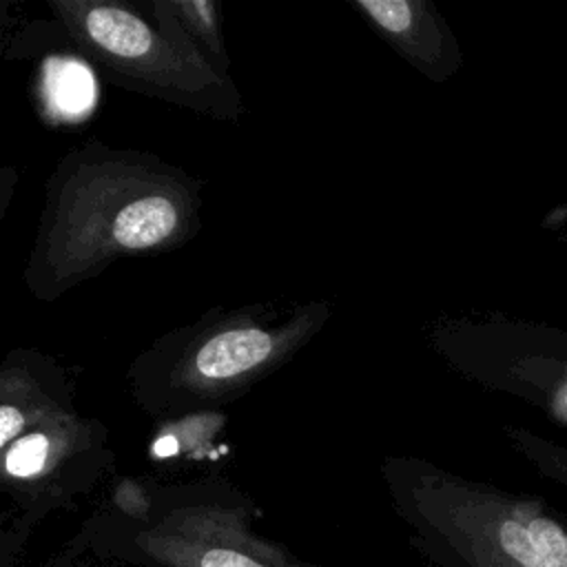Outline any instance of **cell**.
I'll return each mask as SVG.
<instances>
[{"label": "cell", "mask_w": 567, "mask_h": 567, "mask_svg": "<svg viewBox=\"0 0 567 567\" xmlns=\"http://www.w3.org/2000/svg\"><path fill=\"white\" fill-rule=\"evenodd\" d=\"M177 208L168 197H140L124 206L113 221V239L122 248H148L173 233Z\"/></svg>", "instance_id": "obj_4"}, {"label": "cell", "mask_w": 567, "mask_h": 567, "mask_svg": "<svg viewBox=\"0 0 567 567\" xmlns=\"http://www.w3.org/2000/svg\"><path fill=\"white\" fill-rule=\"evenodd\" d=\"M405 518L436 567H567V527L534 498L447 483L419 492Z\"/></svg>", "instance_id": "obj_1"}, {"label": "cell", "mask_w": 567, "mask_h": 567, "mask_svg": "<svg viewBox=\"0 0 567 567\" xmlns=\"http://www.w3.org/2000/svg\"><path fill=\"white\" fill-rule=\"evenodd\" d=\"M24 419L13 405H2L0 408V445H9L11 439L22 430Z\"/></svg>", "instance_id": "obj_9"}, {"label": "cell", "mask_w": 567, "mask_h": 567, "mask_svg": "<svg viewBox=\"0 0 567 567\" xmlns=\"http://www.w3.org/2000/svg\"><path fill=\"white\" fill-rule=\"evenodd\" d=\"M268 352L270 337L266 332L252 328L230 330L208 339L199 348L195 365L208 379H226L252 370L268 357Z\"/></svg>", "instance_id": "obj_3"}, {"label": "cell", "mask_w": 567, "mask_h": 567, "mask_svg": "<svg viewBox=\"0 0 567 567\" xmlns=\"http://www.w3.org/2000/svg\"><path fill=\"white\" fill-rule=\"evenodd\" d=\"M44 93L51 109L62 117L86 113L95 97L91 73L75 60H53L47 64Z\"/></svg>", "instance_id": "obj_6"}, {"label": "cell", "mask_w": 567, "mask_h": 567, "mask_svg": "<svg viewBox=\"0 0 567 567\" xmlns=\"http://www.w3.org/2000/svg\"><path fill=\"white\" fill-rule=\"evenodd\" d=\"M126 554L148 567H323L255 536L230 512H175L142 527Z\"/></svg>", "instance_id": "obj_2"}, {"label": "cell", "mask_w": 567, "mask_h": 567, "mask_svg": "<svg viewBox=\"0 0 567 567\" xmlns=\"http://www.w3.org/2000/svg\"><path fill=\"white\" fill-rule=\"evenodd\" d=\"M47 454H49V441H47L44 434L24 436L4 456L7 474H11L16 478L35 476L44 467Z\"/></svg>", "instance_id": "obj_7"}, {"label": "cell", "mask_w": 567, "mask_h": 567, "mask_svg": "<svg viewBox=\"0 0 567 567\" xmlns=\"http://www.w3.org/2000/svg\"><path fill=\"white\" fill-rule=\"evenodd\" d=\"M361 9L385 31L403 33L412 24V4L403 0H361Z\"/></svg>", "instance_id": "obj_8"}, {"label": "cell", "mask_w": 567, "mask_h": 567, "mask_svg": "<svg viewBox=\"0 0 567 567\" xmlns=\"http://www.w3.org/2000/svg\"><path fill=\"white\" fill-rule=\"evenodd\" d=\"M84 27L97 47L126 58L146 53L153 40L148 27L142 20L117 7L89 9L84 16Z\"/></svg>", "instance_id": "obj_5"}]
</instances>
